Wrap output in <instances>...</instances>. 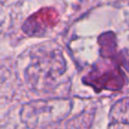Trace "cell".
<instances>
[{
    "label": "cell",
    "mask_w": 129,
    "mask_h": 129,
    "mask_svg": "<svg viewBox=\"0 0 129 129\" xmlns=\"http://www.w3.org/2000/svg\"><path fill=\"white\" fill-rule=\"evenodd\" d=\"M66 73V59L59 49H52L37 55L25 70L27 83L38 91L50 90L57 86L60 76Z\"/></svg>",
    "instance_id": "1"
},
{
    "label": "cell",
    "mask_w": 129,
    "mask_h": 129,
    "mask_svg": "<svg viewBox=\"0 0 129 129\" xmlns=\"http://www.w3.org/2000/svg\"><path fill=\"white\" fill-rule=\"evenodd\" d=\"M72 102L68 99L37 100L25 104L20 111L21 121L28 127L37 128L57 123L69 116Z\"/></svg>",
    "instance_id": "2"
},
{
    "label": "cell",
    "mask_w": 129,
    "mask_h": 129,
    "mask_svg": "<svg viewBox=\"0 0 129 129\" xmlns=\"http://www.w3.org/2000/svg\"><path fill=\"white\" fill-rule=\"evenodd\" d=\"M108 129H129V97L119 100L112 107Z\"/></svg>",
    "instance_id": "3"
}]
</instances>
